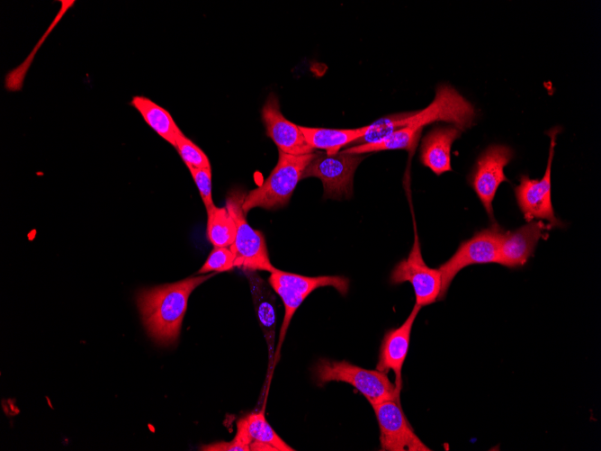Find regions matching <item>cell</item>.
I'll return each instance as SVG.
<instances>
[{"label":"cell","instance_id":"1","mask_svg":"<svg viewBox=\"0 0 601 451\" xmlns=\"http://www.w3.org/2000/svg\"><path fill=\"white\" fill-rule=\"evenodd\" d=\"M215 273L142 289L137 305L145 329L158 344L170 345L179 337L192 292Z\"/></svg>","mask_w":601,"mask_h":451},{"label":"cell","instance_id":"2","mask_svg":"<svg viewBox=\"0 0 601 451\" xmlns=\"http://www.w3.org/2000/svg\"><path fill=\"white\" fill-rule=\"evenodd\" d=\"M316 152L290 155L278 150V161L268 177L258 187L247 193L242 209L247 214L253 208L275 210L288 204L306 167Z\"/></svg>","mask_w":601,"mask_h":451},{"label":"cell","instance_id":"3","mask_svg":"<svg viewBox=\"0 0 601 451\" xmlns=\"http://www.w3.org/2000/svg\"><path fill=\"white\" fill-rule=\"evenodd\" d=\"M247 193L239 188L232 189L226 198V208L236 224V236L229 248L234 254V266L242 270L274 272L264 234L254 230L246 219L242 209Z\"/></svg>","mask_w":601,"mask_h":451},{"label":"cell","instance_id":"4","mask_svg":"<svg viewBox=\"0 0 601 451\" xmlns=\"http://www.w3.org/2000/svg\"><path fill=\"white\" fill-rule=\"evenodd\" d=\"M315 374L318 384L327 382H344L354 386L371 405L394 400L400 402L395 384L386 373L354 365L345 360L332 361L321 359L317 364Z\"/></svg>","mask_w":601,"mask_h":451},{"label":"cell","instance_id":"5","mask_svg":"<svg viewBox=\"0 0 601 451\" xmlns=\"http://www.w3.org/2000/svg\"><path fill=\"white\" fill-rule=\"evenodd\" d=\"M268 283L281 297L284 305V317L280 329L274 362L278 360L281 346L291 320L307 296L319 287L332 286L342 295H345L349 289V280L346 277L339 275L305 276L277 268L270 273Z\"/></svg>","mask_w":601,"mask_h":451},{"label":"cell","instance_id":"6","mask_svg":"<svg viewBox=\"0 0 601 451\" xmlns=\"http://www.w3.org/2000/svg\"><path fill=\"white\" fill-rule=\"evenodd\" d=\"M476 117L474 106L456 89L447 84L440 85L434 100L426 108L399 113V125L423 128L435 122H445L463 131L471 127Z\"/></svg>","mask_w":601,"mask_h":451},{"label":"cell","instance_id":"7","mask_svg":"<svg viewBox=\"0 0 601 451\" xmlns=\"http://www.w3.org/2000/svg\"><path fill=\"white\" fill-rule=\"evenodd\" d=\"M364 155L344 151L334 155L316 152L302 174L306 177H318L323 184L325 199L349 198L353 194L354 175Z\"/></svg>","mask_w":601,"mask_h":451},{"label":"cell","instance_id":"8","mask_svg":"<svg viewBox=\"0 0 601 451\" xmlns=\"http://www.w3.org/2000/svg\"><path fill=\"white\" fill-rule=\"evenodd\" d=\"M502 229L498 224L476 232L471 239L462 242L455 253L439 266L442 285L438 299H444L456 275L464 267L498 263V244Z\"/></svg>","mask_w":601,"mask_h":451},{"label":"cell","instance_id":"9","mask_svg":"<svg viewBox=\"0 0 601 451\" xmlns=\"http://www.w3.org/2000/svg\"><path fill=\"white\" fill-rule=\"evenodd\" d=\"M414 242L407 258L400 260L392 269L390 283L399 284L408 282L414 290L415 304L423 307L434 303L439 296L442 275L438 268L429 267L422 257L418 235L414 228Z\"/></svg>","mask_w":601,"mask_h":451},{"label":"cell","instance_id":"10","mask_svg":"<svg viewBox=\"0 0 601 451\" xmlns=\"http://www.w3.org/2000/svg\"><path fill=\"white\" fill-rule=\"evenodd\" d=\"M554 130L550 132L551 144L546 170L541 179L530 178L522 175L519 185L515 187L517 205L526 221L534 220L546 221L552 227L561 226V221L555 216L552 202L551 169L553 159L555 136Z\"/></svg>","mask_w":601,"mask_h":451},{"label":"cell","instance_id":"11","mask_svg":"<svg viewBox=\"0 0 601 451\" xmlns=\"http://www.w3.org/2000/svg\"><path fill=\"white\" fill-rule=\"evenodd\" d=\"M514 157L513 149L506 145L489 146L479 156L469 176V183L476 193L491 221H494L492 203L501 183L509 182L505 167Z\"/></svg>","mask_w":601,"mask_h":451},{"label":"cell","instance_id":"12","mask_svg":"<svg viewBox=\"0 0 601 451\" xmlns=\"http://www.w3.org/2000/svg\"><path fill=\"white\" fill-rule=\"evenodd\" d=\"M380 429L381 450L429 451L417 436L400 406L390 400L372 405Z\"/></svg>","mask_w":601,"mask_h":451},{"label":"cell","instance_id":"13","mask_svg":"<svg viewBox=\"0 0 601 451\" xmlns=\"http://www.w3.org/2000/svg\"><path fill=\"white\" fill-rule=\"evenodd\" d=\"M262 120L266 135L275 143L278 150L290 155L314 152L306 141L300 126L288 121L281 113L278 97L270 94L262 108Z\"/></svg>","mask_w":601,"mask_h":451},{"label":"cell","instance_id":"14","mask_svg":"<svg viewBox=\"0 0 601 451\" xmlns=\"http://www.w3.org/2000/svg\"><path fill=\"white\" fill-rule=\"evenodd\" d=\"M549 226L543 221L534 220L516 230H502L498 264L510 268L524 266L533 256L539 240L545 238Z\"/></svg>","mask_w":601,"mask_h":451},{"label":"cell","instance_id":"15","mask_svg":"<svg viewBox=\"0 0 601 451\" xmlns=\"http://www.w3.org/2000/svg\"><path fill=\"white\" fill-rule=\"evenodd\" d=\"M421 308L415 304L399 327L385 333L380 347L376 369L386 374L391 370L395 374L394 384L399 394L402 389V367L408 351L411 330Z\"/></svg>","mask_w":601,"mask_h":451},{"label":"cell","instance_id":"16","mask_svg":"<svg viewBox=\"0 0 601 451\" xmlns=\"http://www.w3.org/2000/svg\"><path fill=\"white\" fill-rule=\"evenodd\" d=\"M461 133L462 131L453 125L432 129L422 140L420 162L437 176L451 171L452 145Z\"/></svg>","mask_w":601,"mask_h":451},{"label":"cell","instance_id":"17","mask_svg":"<svg viewBox=\"0 0 601 451\" xmlns=\"http://www.w3.org/2000/svg\"><path fill=\"white\" fill-rule=\"evenodd\" d=\"M249 282L254 306L269 348L270 367L275 334V302L272 291L256 271L243 270Z\"/></svg>","mask_w":601,"mask_h":451},{"label":"cell","instance_id":"18","mask_svg":"<svg viewBox=\"0 0 601 451\" xmlns=\"http://www.w3.org/2000/svg\"><path fill=\"white\" fill-rule=\"evenodd\" d=\"M304 138L312 149L326 150L328 155L339 152V149L352 142L359 140L368 130V125L355 129H326L300 126Z\"/></svg>","mask_w":601,"mask_h":451},{"label":"cell","instance_id":"19","mask_svg":"<svg viewBox=\"0 0 601 451\" xmlns=\"http://www.w3.org/2000/svg\"><path fill=\"white\" fill-rule=\"evenodd\" d=\"M130 105L141 114L148 125L159 136L174 147L175 146L177 138L184 133L168 111L142 95L133 96Z\"/></svg>","mask_w":601,"mask_h":451},{"label":"cell","instance_id":"20","mask_svg":"<svg viewBox=\"0 0 601 451\" xmlns=\"http://www.w3.org/2000/svg\"><path fill=\"white\" fill-rule=\"evenodd\" d=\"M240 420L251 440L250 450H294L275 433L263 412L251 413Z\"/></svg>","mask_w":601,"mask_h":451},{"label":"cell","instance_id":"21","mask_svg":"<svg viewBox=\"0 0 601 451\" xmlns=\"http://www.w3.org/2000/svg\"><path fill=\"white\" fill-rule=\"evenodd\" d=\"M421 131V129L415 127H403L381 140L354 145L347 147L343 151L351 154L364 155L371 152L391 149L410 150L416 146Z\"/></svg>","mask_w":601,"mask_h":451},{"label":"cell","instance_id":"22","mask_svg":"<svg viewBox=\"0 0 601 451\" xmlns=\"http://www.w3.org/2000/svg\"><path fill=\"white\" fill-rule=\"evenodd\" d=\"M207 211V237L214 247L228 248L236 236V224L225 207L212 206Z\"/></svg>","mask_w":601,"mask_h":451},{"label":"cell","instance_id":"23","mask_svg":"<svg viewBox=\"0 0 601 451\" xmlns=\"http://www.w3.org/2000/svg\"><path fill=\"white\" fill-rule=\"evenodd\" d=\"M175 147L187 167H211L207 155L184 134L177 138Z\"/></svg>","mask_w":601,"mask_h":451},{"label":"cell","instance_id":"24","mask_svg":"<svg viewBox=\"0 0 601 451\" xmlns=\"http://www.w3.org/2000/svg\"><path fill=\"white\" fill-rule=\"evenodd\" d=\"M235 257L230 248L214 247L198 274L229 271L235 267Z\"/></svg>","mask_w":601,"mask_h":451},{"label":"cell","instance_id":"25","mask_svg":"<svg viewBox=\"0 0 601 451\" xmlns=\"http://www.w3.org/2000/svg\"><path fill=\"white\" fill-rule=\"evenodd\" d=\"M198 187L206 210L214 206L211 195V168H195L187 167Z\"/></svg>","mask_w":601,"mask_h":451},{"label":"cell","instance_id":"26","mask_svg":"<svg viewBox=\"0 0 601 451\" xmlns=\"http://www.w3.org/2000/svg\"><path fill=\"white\" fill-rule=\"evenodd\" d=\"M202 450H229V451H248L250 448L244 444H242L240 441H238L236 437L230 442H221V443H216V444H211L208 446H202Z\"/></svg>","mask_w":601,"mask_h":451}]
</instances>
